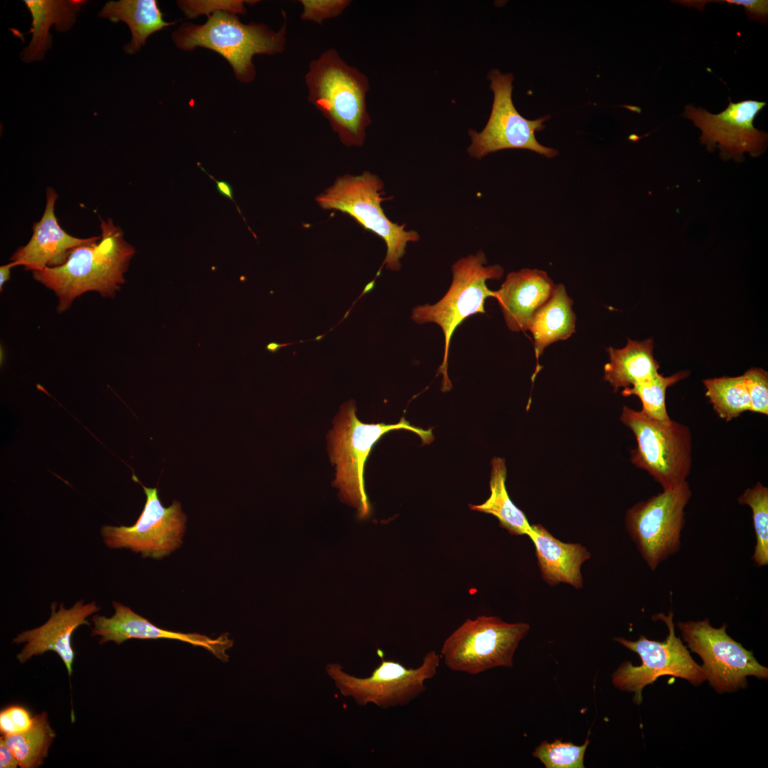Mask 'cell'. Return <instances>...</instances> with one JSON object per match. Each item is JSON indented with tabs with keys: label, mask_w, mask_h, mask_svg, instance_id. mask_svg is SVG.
<instances>
[{
	"label": "cell",
	"mask_w": 768,
	"mask_h": 768,
	"mask_svg": "<svg viewBox=\"0 0 768 768\" xmlns=\"http://www.w3.org/2000/svg\"><path fill=\"white\" fill-rule=\"evenodd\" d=\"M681 4L688 6H694L699 10L703 9L707 3H726L742 6L750 18L759 21L767 20L768 15L767 0H722V1H702V0H684L675 1Z\"/></svg>",
	"instance_id": "obj_35"
},
{
	"label": "cell",
	"mask_w": 768,
	"mask_h": 768,
	"mask_svg": "<svg viewBox=\"0 0 768 768\" xmlns=\"http://www.w3.org/2000/svg\"><path fill=\"white\" fill-rule=\"evenodd\" d=\"M114 614L110 617L94 615L92 617L93 628L92 636H100V644L114 641L119 645L126 640L168 639L178 640L201 646L210 652L223 662H227L229 655L226 651L233 644L228 634H221L216 639L197 633L176 632L159 628L148 619L137 614L129 607L117 602H112Z\"/></svg>",
	"instance_id": "obj_16"
},
{
	"label": "cell",
	"mask_w": 768,
	"mask_h": 768,
	"mask_svg": "<svg viewBox=\"0 0 768 768\" xmlns=\"http://www.w3.org/2000/svg\"><path fill=\"white\" fill-rule=\"evenodd\" d=\"M208 174V176H209L211 178H213L215 181L216 187H217V189H218V192L221 195H223L225 197L232 200L234 202L233 198L232 186L228 183H227L226 181H217L213 176H211L209 174Z\"/></svg>",
	"instance_id": "obj_37"
},
{
	"label": "cell",
	"mask_w": 768,
	"mask_h": 768,
	"mask_svg": "<svg viewBox=\"0 0 768 768\" xmlns=\"http://www.w3.org/2000/svg\"><path fill=\"white\" fill-rule=\"evenodd\" d=\"M86 2L84 0H24L32 17L30 30L32 38L21 53L22 60L26 63L43 60L51 46L52 36L49 33L51 26L55 25V29L62 32L70 29L75 22L76 14Z\"/></svg>",
	"instance_id": "obj_21"
},
{
	"label": "cell",
	"mask_w": 768,
	"mask_h": 768,
	"mask_svg": "<svg viewBox=\"0 0 768 768\" xmlns=\"http://www.w3.org/2000/svg\"><path fill=\"white\" fill-rule=\"evenodd\" d=\"M282 12L284 22L277 31L262 23H242L236 14L217 11L203 24H181L172 33V39L184 50L203 47L218 53L229 62L239 81L250 82L255 77L254 55L284 50L287 24Z\"/></svg>",
	"instance_id": "obj_3"
},
{
	"label": "cell",
	"mask_w": 768,
	"mask_h": 768,
	"mask_svg": "<svg viewBox=\"0 0 768 768\" xmlns=\"http://www.w3.org/2000/svg\"><path fill=\"white\" fill-rule=\"evenodd\" d=\"M383 183L375 174L366 171L358 176L344 175L316 197L318 204L325 210L334 209L352 217L385 242L386 268L398 271L400 259L405 253L408 242H416L419 234L407 231L404 225L390 221L381 207Z\"/></svg>",
	"instance_id": "obj_7"
},
{
	"label": "cell",
	"mask_w": 768,
	"mask_h": 768,
	"mask_svg": "<svg viewBox=\"0 0 768 768\" xmlns=\"http://www.w3.org/2000/svg\"><path fill=\"white\" fill-rule=\"evenodd\" d=\"M308 101L328 120L346 146H361L371 120L366 97L368 78L347 64L334 48L311 60L305 75Z\"/></svg>",
	"instance_id": "obj_2"
},
{
	"label": "cell",
	"mask_w": 768,
	"mask_h": 768,
	"mask_svg": "<svg viewBox=\"0 0 768 768\" xmlns=\"http://www.w3.org/2000/svg\"><path fill=\"white\" fill-rule=\"evenodd\" d=\"M99 243L75 248L61 266L33 272V278L53 290L58 298L57 311L62 313L82 294L95 291L105 297H114L124 274L135 253L124 239L122 229L111 219L100 218Z\"/></svg>",
	"instance_id": "obj_1"
},
{
	"label": "cell",
	"mask_w": 768,
	"mask_h": 768,
	"mask_svg": "<svg viewBox=\"0 0 768 768\" xmlns=\"http://www.w3.org/2000/svg\"><path fill=\"white\" fill-rule=\"evenodd\" d=\"M692 496L686 481L672 490H663L628 510L626 528L651 570L681 548L685 526V508Z\"/></svg>",
	"instance_id": "obj_11"
},
{
	"label": "cell",
	"mask_w": 768,
	"mask_h": 768,
	"mask_svg": "<svg viewBox=\"0 0 768 768\" xmlns=\"http://www.w3.org/2000/svg\"><path fill=\"white\" fill-rule=\"evenodd\" d=\"M57 198L55 191L48 187L44 213L40 220L34 223L30 240L11 257L16 266L22 265L26 270L32 272L61 266L75 248L101 239L99 236L80 238L67 233L58 224L55 214Z\"/></svg>",
	"instance_id": "obj_18"
},
{
	"label": "cell",
	"mask_w": 768,
	"mask_h": 768,
	"mask_svg": "<svg viewBox=\"0 0 768 768\" xmlns=\"http://www.w3.org/2000/svg\"><path fill=\"white\" fill-rule=\"evenodd\" d=\"M740 505L750 507L756 545L752 560L757 567L768 565V488L757 482L738 496Z\"/></svg>",
	"instance_id": "obj_29"
},
{
	"label": "cell",
	"mask_w": 768,
	"mask_h": 768,
	"mask_svg": "<svg viewBox=\"0 0 768 768\" xmlns=\"http://www.w3.org/2000/svg\"><path fill=\"white\" fill-rule=\"evenodd\" d=\"M572 304L564 285L555 284L550 297L534 314L528 330L534 338L537 358L547 346L568 338L575 331Z\"/></svg>",
	"instance_id": "obj_23"
},
{
	"label": "cell",
	"mask_w": 768,
	"mask_h": 768,
	"mask_svg": "<svg viewBox=\"0 0 768 768\" xmlns=\"http://www.w3.org/2000/svg\"><path fill=\"white\" fill-rule=\"evenodd\" d=\"M689 370H681L670 376L658 373L654 378L623 390L624 396L636 395L642 403L641 410L649 417L667 422L669 417L666 407V392L668 388L688 377Z\"/></svg>",
	"instance_id": "obj_28"
},
{
	"label": "cell",
	"mask_w": 768,
	"mask_h": 768,
	"mask_svg": "<svg viewBox=\"0 0 768 768\" xmlns=\"http://www.w3.org/2000/svg\"><path fill=\"white\" fill-rule=\"evenodd\" d=\"M590 740L587 737L582 745L556 739L552 742L543 741L533 752L546 768H583L584 757Z\"/></svg>",
	"instance_id": "obj_30"
},
{
	"label": "cell",
	"mask_w": 768,
	"mask_h": 768,
	"mask_svg": "<svg viewBox=\"0 0 768 768\" xmlns=\"http://www.w3.org/2000/svg\"><path fill=\"white\" fill-rule=\"evenodd\" d=\"M33 722L28 710L20 705H11L0 713V731L3 735H14L29 730Z\"/></svg>",
	"instance_id": "obj_34"
},
{
	"label": "cell",
	"mask_w": 768,
	"mask_h": 768,
	"mask_svg": "<svg viewBox=\"0 0 768 768\" xmlns=\"http://www.w3.org/2000/svg\"><path fill=\"white\" fill-rule=\"evenodd\" d=\"M329 433V451L336 466L334 485L340 490V497L358 510V518L370 513V505L365 490L364 468L373 445L391 430H407L417 434L423 444L434 440L432 429L424 430L412 425L404 417L395 424H366L356 415L354 403L345 404L334 422Z\"/></svg>",
	"instance_id": "obj_4"
},
{
	"label": "cell",
	"mask_w": 768,
	"mask_h": 768,
	"mask_svg": "<svg viewBox=\"0 0 768 768\" xmlns=\"http://www.w3.org/2000/svg\"><path fill=\"white\" fill-rule=\"evenodd\" d=\"M439 661L435 651L427 652L421 665L415 668L383 659L366 678L346 673L339 663H329L326 670L343 695L351 696L361 705L373 703L387 709L408 704L424 693L425 683L436 675Z\"/></svg>",
	"instance_id": "obj_10"
},
{
	"label": "cell",
	"mask_w": 768,
	"mask_h": 768,
	"mask_svg": "<svg viewBox=\"0 0 768 768\" xmlns=\"http://www.w3.org/2000/svg\"><path fill=\"white\" fill-rule=\"evenodd\" d=\"M55 737L45 712L33 717V725L27 731L1 736L21 768H37L42 765Z\"/></svg>",
	"instance_id": "obj_26"
},
{
	"label": "cell",
	"mask_w": 768,
	"mask_h": 768,
	"mask_svg": "<svg viewBox=\"0 0 768 768\" xmlns=\"http://www.w3.org/2000/svg\"><path fill=\"white\" fill-rule=\"evenodd\" d=\"M247 1H180L178 5L188 18L196 17L203 14L224 11L235 14H245L244 3Z\"/></svg>",
	"instance_id": "obj_33"
},
{
	"label": "cell",
	"mask_w": 768,
	"mask_h": 768,
	"mask_svg": "<svg viewBox=\"0 0 768 768\" xmlns=\"http://www.w3.org/2000/svg\"><path fill=\"white\" fill-rule=\"evenodd\" d=\"M673 616L670 612L668 615L661 613L654 617L667 626L668 634L663 641L650 640L644 635L636 641L614 639L638 654L641 659L640 666H634L630 661L622 663L612 675L614 686L622 690L634 693V701L636 704L642 701L643 688L660 676L681 678L695 686L706 680L702 667L695 663L681 639L676 636Z\"/></svg>",
	"instance_id": "obj_9"
},
{
	"label": "cell",
	"mask_w": 768,
	"mask_h": 768,
	"mask_svg": "<svg viewBox=\"0 0 768 768\" xmlns=\"http://www.w3.org/2000/svg\"><path fill=\"white\" fill-rule=\"evenodd\" d=\"M764 106L766 102L752 100L734 103L729 97L728 106L719 114L687 105L683 117L693 120L700 129V142L708 150L713 151L719 148L722 159L741 161L745 152L757 156L765 151L767 134L753 124Z\"/></svg>",
	"instance_id": "obj_15"
},
{
	"label": "cell",
	"mask_w": 768,
	"mask_h": 768,
	"mask_svg": "<svg viewBox=\"0 0 768 768\" xmlns=\"http://www.w3.org/2000/svg\"><path fill=\"white\" fill-rule=\"evenodd\" d=\"M132 479L142 485L146 495L143 511L131 526H102L103 542L110 549L127 548L144 558L161 559L180 547L186 516L179 502L164 507L156 488L146 487L135 475Z\"/></svg>",
	"instance_id": "obj_14"
},
{
	"label": "cell",
	"mask_w": 768,
	"mask_h": 768,
	"mask_svg": "<svg viewBox=\"0 0 768 768\" xmlns=\"http://www.w3.org/2000/svg\"><path fill=\"white\" fill-rule=\"evenodd\" d=\"M56 603L51 604L50 616L43 625L18 634L13 639V642L25 644L16 656L21 663L33 656L54 651L63 661L70 676L75 658L71 644L73 633L81 625H90L87 618L97 612L100 607L95 602L85 604L82 599L77 601L68 609H65L63 604H60L56 611Z\"/></svg>",
	"instance_id": "obj_17"
},
{
	"label": "cell",
	"mask_w": 768,
	"mask_h": 768,
	"mask_svg": "<svg viewBox=\"0 0 768 768\" xmlns=\"http://www.w3.org/2000/svg\"><path fill=\"white\" fill-rule=\"evenodd\" d=\"M705 395L718 416L726 422L750 410V400L743 375L703 380Z\"/></svg>",
	"instance_id": "obj_27"
},
{
	"label": "cell",
	"mask_w": 768,
	"mask_h": 768,
	"mask_svg": "<svg viewBox=\"0 0 768 768\" xmlns=\"http://www.w3.org/2000/svg\"><path fill=\"white\" fill-rule=\"evenodd\" d=\"M503 459L494 457L491 461L489 497L479 505H469L471 510L493 515L500 526L511 535L528 536L532 530L524 513L511 500L506 487L507 474Z\"/></svg>",
	"instance_id": "obj_25"
},
{
	"label": "cell",
	"mask_w": 768,
	"mask_h": 768,
	"mask_svg": "<svg viewBox=\"0 0 768 768\" xmlns=\"http://www.w3.org/2000/svg\"><path fill=\"white\" fill-rule=\"evenodd\" d=\"M528 537L535 545L543 578L548 584L564 582L575 588L582 586L580 568L590 557L585 547L578 543H563L539 524L532 526Z\"/></svg>",
	"instance_id": "obj_20"
},
{
	"label": "cell",
	"mask_w": 768,
	"mask_h": 768,
	"mask_svg": "<svg viewBox=\"0 0 768 768\" xmlns=\"http://www.w3.org/2000/svg\"><path fill=\"white\" fill-rule=\"evenodd\" d=\"M747 388L751 412L768 415V373L759 368H751L743 375Z\"/></svg>",
	"instance_id": "obj_31"
},
{
	"label": "cell",
	"mask_w": 768,
	"mask_h": 768,
	"mask_svg": "<svg viewBox=\"0 0 768 768\" xmlns=\"http://www.w3.org/2000/svg\"><path fill=\"white\" fill-rule=\"evenodd\" d=\"M156 0H120L107 2L99 14L112 22L123 21L130 28L132 41L124 46L128 54H135L155 32L175 24L164 20Z\"/></svg>",
	"instance_id": "obj_24"
},
{
	"label": "cell",
	"mask_w": 768,
	"mask_h": 768,
	"mask_svg": "<svg viewBox=\"0 0 768 768\" xmlns=\"http://www.w3.org/2000/svg\"><path fill=\"white\" fill-rule=\"evenodd\" d=\"M486 258L482 251L459 260L452 266L453 280L444 296L436 304L413 308L412 319L417 324L433 322L439 325L444 336L443 361L438 373L443 374L442 391L451 389L447 375L450 342L457 328L468 317L484 314V303L494 297V291L486 286L488 279H499L503 269L498 265L486 266Z\"/></svg>",
	"instance_id": "obj_5"
},
{
	"label": "cell",
	"mask_w": 768,
	"mask_h": 768,
	"mask_svg": "<svg viewBox=\"0 0 768 768\" xmlns=\"http://www.w3.org/2000/svg\"><path fill=\"white\" fill-rule=\"evenodd\" d=\"M554 287L542 270L523 269L509 273L494 294L508 329L512 331L528 330L534 314L550 297Z\"/></svg>",
	"instance_id": "obj_19"
},
{
	"label": "cell",
	"mask_w": 768,
	"mask_h": 768,
	"mask_svg": "<svg viewBox=\"0 0 768 768\" xmlns=\"http://www.w3.org/2000/svg\"><path fill=\"white\" fill-rule=\"evenodd\" d=\"M303 11L301 19L321 24L324 20L340 16L351 3L350 0H300Z\"/></svg>",
	"instance_id": "obj_32"
},
{
	"label": "cell",
	"mask_w": 768,
	"mask_h": 768,
	"mask_svg": "<svg viewBox=\"0 0 768 768\" xmlns=\"http://www.w3.org/2000/svg\"><path fill=\"white\" fill-rule=\"evenodd\" d=\"M18 765V762L15 757L14 754L9 746L6 744L3 738H0V767L1 768H16Z\"/></svg>",
	"instance_id": "obj_36"
},
{
	"label": "cell",
	"mask_w": 768,
	"mask_h": 768,
	"mask_svg": "<svg viewBox=\"0 0 768 768\" xmlns=\"http://www.w3.org/2000/svg\"><path fill=\"white\" fill-rule=\"evenodd\" d=\"M494 102L489 119L481 132L469 131L471 144L467 149L470 156L481 159L487 154L506 149H528L548 158L558 154L556 149L540 144L535 132L545 128L549 116L529 120L519 114L512 100L513 75L491 70L488 75Z\"/></svg>",
	"instance_id": "obj_13"
},
{
	"label": "cell",
	"mask_w": 768,
	"mask_h": 768,
	"mask_svg": "<svg viewBox=\"0 0 768 768\" xmlns=\"http://www.w3.org/2000/svg\"><path fill=\"white\" fill-rule=\"evenodd\" d=\"M16 267V264L14 262L2 265L0 267V290L3 289L4 284L10 279L11 270L12 267Z\"/></svg>",
	"instance_id": "obj_38"
},
{
	"label": "cell",
	"mask_w": 768,
	"mask_h": 768,
	"mask_svg": "<svg viewBox=\"0 0 768 768\" xmlns=\"http://www.w3.org/2000/svg\"><path fill=\"white\" fill-rule=\"evenodd\" d=\"M529 629L526 623H507L495 616L468 619L445 639L439 656L449 669L471 675L511 668Z\"/></svg>",
	"instance_id": "obj_8"
},
{
	"label": "cell",
	"mask_w": 768,
	"mask_h": 768,
	"mask_svg": "<svg viewBox=\"0 0 768 768\" xmlns=\"http://www.w3.org/2000/svg\"><path fill=\"white\" fill-rule=\"evenodd\" d=\"M621 421L634 434L637 446L631 451L632 464L648 472L663 490L687 481L692 466V435L684 424L661 422L624 406Z\"/></svg>",
	"instance_id": "obj_6"
},
{
	"label": "cell",
	"mask_w": 768,
	"mask_h": 768,
	"mask_svg": "<svg viewBox=\"0 0 768 768\" xmlns=\"http://www.w3.org/2000/svg\"><path fill=\"white\" fill-rule=\"evenodd\" d=\"M654 341L628 339L622 348L607 349L609 362L604 368V379L617 392L620 388H630L648 380L658 373V362L653 355Z\"/></svg>",
	"instance_id": "obj_22"
},
{
	"label": "cell",
	"mask_w": 768,
	"mask_h": 768,
	"mask_svg": "<svg viewBox=\"0 0 768 768\" xmlns=\"http://www.w3.org/2000/svg\"><path fill=\"white\" fill-rule=\"evenodd\" d=\"M677 626L688 647L702 658L706 680L718 693L745 688L747 676L767 679V668L727 634V624L715 628L705 618L679 622Z\"/></svg>",
	"instance_id": "obj_12"
}]
</instances>
